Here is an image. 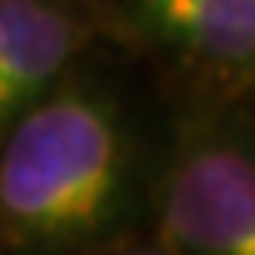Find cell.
I'll return each mask as SVG.
<instances>
[{"instance_id":"cell-1","label":"cell","mask_w":255,"mask_h":255,"mask_svg":"<svg viewBox=\"0 0 255 255\" xmlns=\"http://www.w3.org/2000/svg\"><path fill=\"white\" fill-rule=\"evenodd\" d=\"M123 139L113 116L60 93L17 120L0 159L7 246H73L113 222L123 196Z\"/></svg>"},{"instance_id":"cell-2","label":"cell","mask_w":255,"mask_h":255,"mask_svg":"<svg viewBox=\"0 0 255 255\" xmlns=\"http://www.w3.org/2000/svg\"><path fill=\"white\" fill-rule=\"evenodd\" d=\"M159 242L172 252L255 255V162L226 142H196L169 172Z\"/></svg>"},{"instance_id":"cell-3","label":"cell","mask_w":255,"mask_h":255,"mask_svg":"<svg viewBox=\"0 0 255 255\" xmlns=\"http://www.w3.org/2000/svg\"><path fill=\"white\" fill-rule=\"evenodd\" d=\"M80 23L50 0H0V120L33 110L53 76L73 57Z\"/></svg>"},{"instance_id":"cell-4","label":"cell","mask_w":255,"mask_h":255,"mask_svg":"<svg viewBox=\"0 0 255 255\" xmlns=\"http://www.w3.org/2000/svg\"><path fill=\"white\" fill-rule=\"evenodd\" d=\"M162 37L216 63L255 57V0H216L162 30Z\"/></svg>"},{"instance_id":"cell-5","label":"cell","mask_w":255,"mask_h":255,"mask_svg":"<svg viewBox=\"0 0 255 255\" xmlns=\"http://www.w3.org/2000/svg\"><path fill=\"white\" fill-rule=\"evenodd\" d=\"M209 3H216V0H139V10H142V17H146V23L156 33H162L176 20L189 17V13L209 7Z\"/></svg>"}]
</instances>
